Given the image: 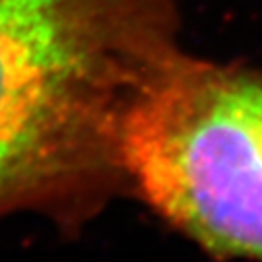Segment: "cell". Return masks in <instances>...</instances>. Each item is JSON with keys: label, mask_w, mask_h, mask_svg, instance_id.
I'll return each instance as SVG.
<instances>
[{"label": "cell", "mask_w": 262, "mask_h": 262, "mask_svg": "<svg viewBox=\"0 0 262 262\" xmlns=\"http://www.w3.org/2000/svg\"><path fill=\"white\" fill-rule=\"evenodd\" d=\"M178 35L176 0H0V217L77 225L130 190L128 118Z\"/></svg>", "instance_id": "cell-1"}, {"label": "cell", "mask_w": 262, "mask_h": 262, "mask_svg": "<svg viewBox=\"0 0 262 262\" xmlns=\"http://www.w3.org/2000/svg\"><path fill=\"white\" fill-rule=\"evenodd\" d=\"M124 167L192 242L262 258V71L182 50L128 118Z\"/></svg>", "instance_id": "cell-2"}]
</instances>
